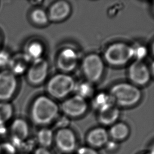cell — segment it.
I'll list each match as a JSON object with an SVG mask.
<instances>
[{
    "instance_id": "6da1fadb",
    "label": "cell",
    "mask_w": 154,
    "mask_h": 154,
    "mask_svg": "<svg viewBox=\"0 0 154 154\" xmlns=\"http://www.w3.org/2000/svg\"><path fill=\"white\" fill-rule=\"evenodd\" d=\"M58 113V107L56 103L47 96H41L34 101L30 116L36 125L44 126L54 120Z\"/></svg>"
},
{
    "instance_id": "7a4b0ae2",
    "label": "cell",
    "mask_w": 154,
    "mask_h": 154,
    "mask_svg": "<svg viewBox=\"0 0 154 154\" xmlns=\"http://www.w3.org/2000/svg\"><path fill=\"white\" fill-rule=\"evenodd\" d=\"M109 94L112 96L115 103L122 106L134 105L142 97V93L137 87L125 83L113 86Z\"/></svg>"
},
{
    "instance_id": "3957f363",
    "label": "cell",
    "mask_w": 154,
    "mask_h": 154,
    "mask_svg": "<svg viewBox=\"0 0 154 154\" xmlns=\"http://www.w3.org/2000/svg\"><path fill=\"white\" fill-rule=\"evenodd\" d=\"M133 57L134 48L122 42L110 45L104 53V58L106 62L114 66L126 64Z\"/></svg>"
},
{
    "instance_id": "277c9868",
    "label": "cell",
    "mask_w": 154,
    "mask_h": 154,
    "mask_svg": "<svg viewBox=\"0 0 154 154\" xmlns=\"http://www.w3.org/2000/svg\"><path fill=\"white\" fill-rule=\"evenodd\" d=\"M74 79L69 75L58 74L52 77L47 85V90L51 96L62 98L67 96L75 89Z\"/></svg>"
},
{
    "instance_id": "5b68a950",
    "label": "cell",
    "mask_w": 154,
    "mask_h": 154,
    "mask_svg": "<svg viewBox=\"0 0 154 154\" xmlns=\"http://www.w3.org/2000/svg\"><path fill=\"white\" fill-rule=\"evenodd\" d=\"M82 69L88 82L94 83L99 81L102 76L104 64L102 58L97 54H89L84 60Z\"/></svg>"
},
{
    "instance_id": "8992f818",
    "label": "cell",
    "mask_w": 154,
    "mask_h": 154,
    "mask_svg": "<svg viewBox=\"0 0 154 154\" xmlns=\"http://www.w3.org/2000/svg\"><path fill=\"white\" fill-rule=\"evenodd\" d=\"M30 129L29 123L22 118H17L11 124L8 129L10 142L17 148L21 144L29 139Z\"/></svg>"
},
{
    "instance_id": "52a82bcc",
    "label": "cell",
    "mask_w": 154,
    "mask_h": 154,
    "mask_svg": "<svg viewBox=\"0 0 154 154\" xmlns=\"http://www.w3.org/2000/svg\"><path fill=\"white\" fill-rule=\"evenodd\" d=\"M17 86L16 76L9 70L0 72V102H7L12 97Z\"/></svg>"
},
{
    "instance_id": "ba28073f",
    "label": "cell",
    "mask_w": 154,
    "mask_h": 154,
    "mask_svg": "<svg viewBox=\"0 0 154 154\" xmlns=\"http://www.w3.org/2000/svg\"><path fill=\"white\" fill-rule=\"evenodd\" d=\"M48 64L41 58L32 62L27 71V79L33 85H39L45 80L48 72Z\"/></svg>"
},
{
    "instance_id": "9c48e42d",
    "label": "cell",
    "mask_w": 154,
    "mask_h": 154,
    "mask_svg": "<svg viewBox=\"0 0 154 154\" xmlns=\"http://www.w3.org/2000/svg\"><path fill=\"white\" fill-rule=\"evenodd\" d=\"M55 142L57 148L64 153L72 152L76 147L75 134L72 130L67 128H62L57 132Z\"/></svg>"
},
{
    "instance_id": "30bf717a",
    "label": "cell",
    "mask_w": 154,
    "mask_h": 154,
    "mask_svg": "<svg viewBox=\"0 0 154 154\" xmlns=\"http://www.w3.org/2000/svg\"><path fill=\"white\" fill-rule=\"evenodd\" d=\"M128 76L133 83L144 85L150 80V70L142 60H136L129 66Z\"/></svg>"
},
{
    "instance_id": "8fae6325",
    "label": "cell",
    "mask_w": 154,
    "mask_h": 154,
    "mask_svg": "<svg viewBox=\"0 0 154 154\" xmlns=\"http://www.w3.org/2000/svg\"><path fill=\"white\" fill-rule=\"evenodd\" d=\"M61 108L65 114L77 117L83 115L86 112L88 104L85 99L76 95L65 100L61 105Z\"/></svg>"
},
{
    "instance_id": "7c38bea8",
    "label": "cell",
    "mask_w": 154,
    "mask_h": 154,
    "mask_svg": "<svg viewBox=\"0 0 154 154\" xmlns=\"http://www.w3.org/2000/svg\"><path fill=\"white\" fill-rule=\"evenodd\" d=\"M78 63V56L75 50L71 48H65L58 54L57 65L60 70L69 72L76 68Z\"/></svg>"
},
{
    "instance_id": "4fadbf2b",
    "label": "cell",
    "mask_w": 154,
    "mask_h": 154,
    "mask_svg": "<svg viewBox=\"0 0 154 154\" xmlns=\"http://www.w3.org/2000/svg\"><path fill=\"white\" fill-rule=\"evenodd\" d=\"M108 136L106 129L98 127L90 131L86 139L91 148H100L107 143Z\"/></svg>"
},
{
    "instance_id": "5bb4252c",
    "label": "cell",
    "mask_w": 154,
    "mask_h": 154,
    "mask_svg": "<svg viewBox=\"0 0 154 154\" xmlns=\"http://www.w3.org/2000/svg\"><path fill=\"white\" fill-rule=\"evenodd\" d=\"M71 10V6L69 3L64 1L56 2L51 7L48 18L54 21L62 20L69 16Z\"/></svg>"
},
{
    "instance_id": "9a60e30c",
    "label": "cell",
    "mask_w": 154,
    "mask_h": 154,
    "mask_svg": "<svg viewBox=\"0 0 154 154\" xmlns=\"http://www.w3.org/2000/svg\"><path fill=\"white\" fill-rule=\"evenodd\" d=\"M29 62L24 54H17L13 57H11L8 64L9 71L15 76L22 74L27 69V63Z\"/></svg>"
},
{
    "instance_id": "2e32d148",
    "label": "cell",
    "mask_w": 154,
    "mask_h": 154,
    "mask_svg": "<svg viewBox=\"0 0 154 154\" xmlns=\"http://www.w3.org/2000/svg\"><path fill=\"white\" fill-rule=\"evenodd\" d=\"M44 52V47L40 42L34 41L29 44L26 48L24 55L29 62L42 58Z\"/></svg>"
},
{
    "instance_id": "e0dca14e",
    "label": "cell",
    "mask_w": 154,
    "mask_h": 154,
    "mask_svg": "<svg viewBox=\"0 0 154 154\" xmlns=\"http://www.w3.org/2000/svg\"><path fill=\"white\" fill-rule=\"evenodd\" d=\"M119 114L120 112L119 108L114 105L100 112L98 119L100 122L103 125H112L118 119Z\"/></svg>"
},
{
    "instance_id": "ac0fdd59",
    "label": "cell",
    "mask_w": 154,
    "mask_h": 154,
    "mask_svg": "<svg viewBox=\"0 0 154 154\" xmlns=\"http://www.w3.org/2000/svg\"><path fill=\"white\" fill-rule=\"evenodd\" d=\"M114 102L110 94L104 93L97 94L93 100V105L94 108L99 110V112L114 106Z\"/></svg>"
},
{
    "instance_id": "d6986e66",
    "label": "cell",
    "mask_w": 154,
    "mask_h": 154,
    "mask_svg": "<svg viewBox=\"0 0 154 154\" xmlns=\"http://www.w3.org/2000/svg\"><path fill=\"white\" fill-rule=\"evenodd\" d=\"M36 141L40 147L48 148L52 145L54 136L52 130L48 128H43L36 134Z\"/></svg>"
},
{
    "instance_id": "ffe728a7",
    "label": "cell",
    "mask_w": 154,
    "mask_h": 154,
    "mask_svg": "<svg viewBox=\"0 0 154 154\" xmlns=\"http://www.w3.org/2000/svg\"><path fill=\"white\" fill-rule=\"evenodd\" d=\"M129 133L127 125L123 123H117L110 128L109 134L113 140H122L127 138Z\"/></svg>"
},
{
    "instance_id": "44dd1931",
    "label": "cell",
    "mask_w": 154,
    "mask_h": 154,
    "mask_svg": "<svg viewBox=\"0 0 154 154\" xmlns=\"http://www.w3.org/2000/svg\"><path fill=\"white\" fill-rule=\"evenodd\" d=\"M13 114L12 105L7 102H0V125H5Z\"/></svg>"
},
{
    "instance_id": "7402d4cb",
    "label": "cell",
    "mask_w": 154,
    "mask_h": 154,
    "mask_svg": "<svg viewBox=\"0 0 154 154\" xmlns=\"http://www.w3.org/2000/svg\"><path fill=\"white\" fill-rule=\"evenodd\" d=\"M74 91L76 92V95L85 99L92 96L94 93V88L91 83L84 82L78 84H76Z\"/></svg>"
},
{
    "instance_id": "603a6c76",
    "label": "cell",
    "mask_w": 154,
    "mask_h": 154,
    "mask_svg": "<svg viewBox=\"0 0 154 154\" xmlns=\"http://www.w3.org/2000/svg\"><path fill=\"white\" fill-rule=\"evenodd\" d=\"M31 17L34 23L39 25H45L48 22L49 19L48 14L46 12L41 8H37L33 11Z\"/></svg>"
},
{
    "instance_id": "cb8c5ba5",
    "label": "cell",
    "mask_w": 154,
    "mask_h": 154,
    "mask_svg": "<svg viewBox=\"0 0 154 154\" xmlns=\"http://www.w3.org/2000/svg\"><path fill=\"white\" fill-rule=\"evenodd\" d=\"M0 154H17L16 147L10 141L0 143Z\"/></svg>"
},
{
    "instance_id": "d4e9b609",
    "label": "cell",
    "mask_w": 154,
    "mask_h": 154,
    "mask_svg": "<svg viewBox=\"0 0 154 154\" xmlns=\"http://www.w3.org/2000/svg\"><path fill=\"white\" fill-rule=\"evenodd\" d=\"M147 54V49L145 46L142 45L134 48V57L137 60H142Z\"/></svg>"
},
{
    "instance_id": "484cf974",
    "label": "cell",
    "mask_w": 154,
    "mask_h": 154,
    "mask_svg": "<svg viewBox=\"0 0 154 154\" xmlns=\"http://www.w3.org/2000/svg\"><path fill=\"white\" fill-rule=\"evenodd\" d=\"M11 57L9 54L5 51L0 52V67H3L8 65Z\"/></svg>"
},
{
    "instance_id": "4316f807",
    "label": "cell",
    "mask_w": 154,
    "mask_h": 154,
    "mask_svg": "<svg viewBox=\"0 0 154 154\" xmlns=\"http://www.w3.org/2000/svg\"><path fill=\"white\" fill-rule=\"evenodd\" d=\"M77 154H98V152L91 147H84L79 148L77 152Z\"/></svg>"
},
{
    "instance_id": "83f0119b",
    "label": "cell",
    "mask_w": 154,
    "mask_h": 154,
    "mask_svg": "<svg viewBox=\"0 0 154 154\" xmlns=\"http://www.w3.org/2000/svg\"><path fill=\"white\" fill-rule=\"evenodd\" d=\"M33 154H52L48 148L39 147L34 151Z\"/></svg>"
},
{
    "instance_id": "f1b7e54d",
    "label": "cell",
    "mask_w": 154,
    "mask_h": 154,
    "mask_svg": "<svg viewBox=\"0 0 154 154\" xmlns=\"http://www.w3.org/2000/svg\"><path fill=\"white\" fill-rule=\"evenodd\" d=\"M1 35H0V43H1Z\"/></svg>"
},
{
    "instance_id": "f546056e",
    "label": "cell",
    "mask_w": 154,
    "mask_h": 154,
    "mask_svg": "<svg viewBox=\"0 0 154 154\" xmlns=\"http://www.w3.org/2000/svg\"><path fill=\"white\" fill-rule=\"evenodd\" d=\"M24 154V153H22V154Z\"/></svg>"
}]
</instances>
